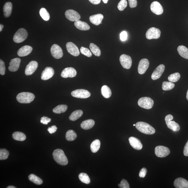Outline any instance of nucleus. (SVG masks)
<instances>
[{
  "label": "nucleus",
  "mask_w": 188,
  "mask_h": 188,
  "mask_svg": "<svg viewBox=\"0 0 188 188\" xmlns=\"http://www.w3.org/2000/svg\"><path fill=\"white\" fill-rule=\"evenodd\" d=\"M51 52L53 57L56 59H59L63 56L62 49L57 44H54L51 47Z\"/></svg>",
  "instance_id": "11"
},
{
  "label": "nucleus",
  "mask_w": 188,
  "mask_h": 188,
  "mask_svg": "<svg viewBox=\"0 0 188 188\" xmlns=\"http://www.w3.org/2000/svg\"><path fill=\"white\" fill-rule=\"evenodd\" d=\"M65 16L69 20L75 21L81 19V16L76 11L73 10H68L65 13Z\"/></svg>",
  "instance_id": "12"
},
{
  "label": "nucleus",
  "mask_w": 188,
  "mask_h": 188,
  "mask_svg": "<svg viewBox=\"0 0 188 188\" xmlns=\"http://www.w3.org/2000/svg\"><path fill=\"white\" fill-rule=\"evenodd\" d=\"M13 139L19 141H23L26 139V137L23 133L20 132H15L12 134Z\"/></svg>",
  "instance_id": "30"
},
{
  "label": "nucleus",
  "mask_w": 188,
  "mask_h": 188,
  "mask_svg": "<svg viewBox=\"0 0 188 188\" xmlns=\"http://www.w3.org/2000/svg\"><path fill=\"white\" fill-rule=\"evenodd\" d=\"M28 178L30 181L33 182L34 183L36 184V185H41L43 182V180L41 178L34 174H32L29 175Z\"/></svg>",
  "instance_id": "33"
},
{
  "label": "nucleus",
  "mask_w": 188,
  "mask_h": 188,
  "mask_svg": "<svg viewBox=\"0 0 188 188\" xmlns=\"http://www.w3.org/2000/svg\"><path fill=\"white\" fill-rule=\"evenodd\" d=\"M54 159L58 164L65 165L68 163V160L63 151L61 149H56L53 153Z\"/></svg>",
  "instance_id": "1"
},
{
  "label": "nucleus",
  "mask_w": 188,
  "mask_h": 188,
  "mask_svg": "<svg viewBox=\"0 0 188 188\" xmlns=\"http://www.w3.org/2000/svg\"><path fill=\"white\" fill-rule=\"evenodd\" d=\"M161 34V32L158 29L151 27L147 31L146 37L148 39H157L160 38Z\"/></svg>",
  "instance_id": "8"
},
{
  "label": "nucleus",
  "mask_w": 188,
  "mask_h": 188,
  "mask_svg": "<svg viewBox=\"0 0 188 188\" xmlns=\"http://www.w3.org/2000/svg\"><path fill=\"white\" fill-rule=\"evenodd\" d=\"M89 1L90 3L94 5L99 4L101 2V0H89Z\"/></svg>",
  "instance_id": "52"
},
{
  "label": "nucleus",
  "mask_w": 188,
  "mask_h": 188,
  "mask_svg": "<svg viewBox=\"0 0 188 188\" xmlns=\"http://www.w3.org/2000/svg\"><path fill=\"white\" fill-rule=\"evenodd\" d=\"M102 1H103L104 3L107 4L108 3V0H102Z\"/></svg>",
  "instance_id": "54"
},
{
  "label": "nucleus",
  "mask_w": 188,
  "mask_h": 188,
  "mask_svg": "<svg viewBox=\"0 0 188 188\" xmlns=\"http://www.w3.org/2000/svg\"><path fill=\"white\" fill-rule=\"evenodd\" d=\"M149 65V62L147 59H142L139 63L138 72L140 75L145 74L148 68Z\"/></svg>",
  "instance_id": "13"
},
{
  "label": "nucleus",
  "mask_w": 188,
  "mask_h": 188,
  "mask_svg": "<svg viewBox=\"0 0 188 188\" xmlns=\"http://www.w3.org/2000/svg\"><path fill=\"white\" fill-rule=\"evenodd\" d=\"M83 111L82 110H78L74 111L70 115L69 119L72 121H75L80 118L82 115Z\"/></svg>",
  "instance_id": "31"
},
{
  "label": "nucleus",
  "mask_w": 188,
  "mask_h": 188,
  "mask_svg": "<svg viewBox=\"0 0 188 188\" xmlns=\"http://www.w3.org/2000/svg\"><path fill=\"white\" fill-rule=\"evenodd\" d=\"M28 37V33L23 28L19 29L13 36V41L15 43H19L23 42Z\"/></svg>",
  "instance_id": "4"
},
{
  "label": "nucleus",
  "mask_w": 188,
  "mask_h": 188,
  "mask_svg": "<svg viewBox=\"0 0 188 188\" xmlns=\"http://www.w3.org/2000/svg\"><path fill=\"white\" fill-rule=\"evenodd\" d=\"M173 116L172 115L169 114L165 116V120L168 128L175 132H177L180 130V127L179 124L174 121H172Z\"/></svg>",
  "instance_id": "6"
},
{
  "label": "nucleus",
  "mask_w": 188,
  "mask_h": 188,
  "mask_svg": "<svg viewBox=\"0 0 188 188\" xmlns=\"http://www.w3.org/2000/svg\"><path fill=\"white\" fill-rule=\"evenodd\" d=\"M20 63L21 59L19 58L12 59L9 63L10 66L8 67V70L12 72L17 71L19 68Z\"/></svg>",
  "instance_id": "21"
},
{
  "label": "nucleus",
  "mask_w": 188,
  "mask_h": 188,
  "mask_svg": "<svg viewBox=\"0 0 188 188\" xmlns=\"http://www.w3.org/2000/svg\"><path fill=\"white\" fill-rule=\"evenodd\" d=\"M118 187L120 188H129L130 186L127 180L123 179L120 182V184H118Z\"/></svg>",
  "instance_id": "44"
},
{
  "label": "nucleus",
  "mask_w": 188,
  "mask_h": 188,
  "mask_svg": "<svg viewBox=\"0 0 188 188\" xmlns=\"http://www.w3.org/2000/svg\"><path fill=\"white\" fill-rule=\"evenodd\" d=\"M129 140L131 146L136 150H141L143 148V145L141 141L138 139L131 137L129 138Z\"/></svg>",
  "instance_id": "20"
},
{
  "label": "nucleus",
  "mask_w": 188,
  "mask_h": 188,
  "mask_svg": "<svg viewBox=\"0 0 188 188\" xmlns=\"http://www.w3.org/2000/svg\"><path fill=\"white\" fill-rule=\"evenodd\" d=\"M66 46L67 51L72 55L75 56L79 55L80 52L79 49L74 43L69 42L67 43Z\"/></svg>",
  "instance_id": "16"
},
{
  "label": "nucleus",
  "mask_w": 188,
  "mask_h": 188,
  "mask_svg": "<svg viewBox=\"0 0 188 188\" xmlns=\"http://www.w3.org/2000/svg\"><path fill=\"white\" fill-rule=\"evenodd\" d=\"M130 7L131 8H136L137 5V0H128Z\"/></svg>",
  "instance_id": "48"
},
{
  "label": "nucleus",
  "mask_w": 188,
  "mask_h": 188,
  "mask_svg": "<svg viewBox=\"0 0 188 188\" xmlns=\"http://www.w3.org/2000/svg\"><path fill=\"white\" fill-rule=\"evenodd\" d=\"M100 146V142L98 139L94 140L92 142L90 146L91 151L93 153H96L99 150Z\"/></svg>",
  "instance_id": "32"
},
{
  "label": "nucleus",
  "mask_w": 188,
  "mask_h": 188,
  "mask_svg": "<svg viewBox=\"0 0 188 188\" xmlns=\"http://www.w3.org/2000/svg\"><path fill=\"white\" fill-rule=\"evenodd\" d=\"M90 48L91 51L95 56H99L101 55V52L100 49L94 43H91L90 45Z\"/></svg>",
  "instance_id": "34"
},
{
  "label": "nucleus",
  "mask_w": 188,
  "mask_h": 188,
  "mask_svg": "<svg viewBox=\"0 0 188 188\" xmlns=\"http://www.w3.org/2000/svg\"><path fill=\"white\" fill-rule=\"evenodd\" d=\"M77 138L76 133L73 130H69L67 131L65 135V138L68 141H73Z\"/></svg>",
  "instance_id": "36"
},
{
  "label": "nucleus",
  "mask_w": 188,
  "mask_h": 188,
  "mask_svg": "<svg viewBox=\"0 0 188 188\" xmlns=\"http://www.w3.org/2000/svg\"><path fill=\"white\" fill-rule=\"evenodd\" d=\"M5 72V63L2 60H0V74L2 75H4Z\"/></svg>",
  "instance_id": "45"
},
{
  "label": "nucleus",
  "mask_w": 188,
  "mask_h": 188,
  "mask_svg": "<svg viewBox=\"0 0 188 188\" xmlns=\"http://www.w3.org/2000/svg\"><path fill=\"white\" fill-rule=\"evenodd\" d=\"M54 74V69L52 67H47L42 73L41 79L43 80H48L52 78Z\"/></svg>",
  "instance_id": "19"
},
{
  "label": "nucleus",
  "mask_w": 188,
  "mask_h": 188,
  "mask_svg": "<svg viewBox=\"0 0 188 188\" xmlns=\"http://www.w3.org/2000/svg\"><path fill=\"white\" fill-rule=\"evenodd\" d=\"M57 129V127H56V125H53L51 127H49L47 130L50 134H52L55 132Z\"/></svg>",
  "instance_id": "50"
},
{
  "label": "nucleus",
  "mask_w": 188,
  "mask_h": 188,
  "mask_svg": "<svg viewBox=\"0 0 188 188\" xmlns=\"http://www.w3.org/2000/svg\"><path fill=\"white\" fill-rule=\"evenodd\" d=\"M165 65L163 64L159 65L153 72L151 76V78L153 80H156L159 78L165 70Z\"/></svg>",
  "instance_id": "18"
},
{
  "label": "nucleus",
  "mask_w": 188,
  "mask_h": 188,
  "mask_svg": "<svg viewBox=\"0 0 188 188\" xmlns=\"http://www.w3.org/2000/svg\"><path fill=\"white\" fill-rule=\"evenodd\" d=\"M7 188H16L15 187H13V186H8Z\"/></svg>",
  "instance_id": "55"
},
{
  "label": "nucleus",
  "mask_w": 188,
  "mask_h": 188,
  "mask_svg": "<svg viewBox=\"0 0 188 188\" xmlns=\"http://www.w3.org/2000/svg\"><path fill=\"white\" fill-rule=\"evenodd\" d=\"M67 108L68 107L66 105H59L53 109V111L56 114H61V113L65 112L67 111Z\"/></svg>",
  "instance_id": "35"
},
{
  "label": "nucleus",
  "mask_w": 188,
  "mask_h": 188,
  "mask_svg": "<svg viewBox=\"0 0 188 188\" xmlns=\"http://www.w3.org/2000/svg\"><path fill=\"white\" fill-rule=\"evenodd\" d=\"M135 126L138 131L144 134L151 135L154 134L156 132L154 127L146 122H138L136 124Z\"/></svg>",
  "instance_id": "2"
},
{
  "label": "nucleus",
  "mask_w": 188,
  "mask_h": 188,
  "mask_svg": "<svg viewBox=\"0 0 188 188\" xmlns=\"http://www.w3.org/2000/svg\"><path fill=\"white\" fill-rule=\"evenodd\" d=\"M39 14L41 17L44 20L47 21L50 19V14L45 8H41L40 10Z\"/></svg>",
  "instance_id": "38"
},
{
  "label": "nucleus",
  "mask_w": 188,
  "mask_h": 188,
  "mask_svg": "<svg viewBox=\"0 0 188 188\" xmlns=\"http://www.w3.org/2000/svg\"><path fill=\"white\" fill-rule=\"evenodd\" d=\"M38 67L37 62L32 61L27 65L25 70V73L27 76L30 75L35 72Z\"/></svg>",
  "instance_id": "15"
},
{
  "label": "nucleus",
  "mask_w": 188,
  "mask_h": 188,
  "mask_svg": "<svg viewBox=\"0 0 188 188\" xmlns=\"http://www.w3.org/2000/svg\"><path fill=\"white\" fill-rule=\"evenodd\" d=\"M12 4L10 2H8L5 4L3 7L4 14L5 17L8 18L12 13Z\"/></svg>",
  "instance_id": "26"
},
{
  "label": "nucleus",
  "mask_w": 188,
  "mask_h": 188,
  "mask_svg": "<svg viewBox=\"0 0 188 188\" xmlns=\"http://www.w3.org/2000/svg\"><path fill=\"white\" fill-rule=\"evenodd\" d=\"M183 153L184 156H188V140L184 147Z\"/></svg>",
  "instance_id": "51"
},
{
  "label": "nucleus",
  "mask_w": 188,
  "mask_h": 188,
  "mask_svg": "<svg viewBox=\"0 0 188 188\" xmlns=\"http://www.w3.org/2000/svg\"><path fill=\"white\" fill-rule=\"evenodd\" d=\"M120 61L124 68L129 69L132 64V60L130 56L123 54L120 56Z\"/></svg>",
  "instance_id": "9"
},
{
  "label": "nucleus",
  "mask_w": 188,
  "mask_h": 188,
  "mask_svg": "<svg viewBox=\"0 0 188 188\" xmlns=\"http://www.w3.org/2000/svg\"><path fill=\"white\" fill-rule=\"evenodd\" d=\"M180 75L179 73H176L170 75L168 77V80L170 82H176L180 79Z\"/></svg>",
  "instance_id": "40"
},
{
  "label": "nucleus",
  "mask_w": 188,
  "mask_h": 188,
  "mask_svg": "<svg viewBox=\"0 0 188 188\" xmlns=\"http://www.w3.org/2000/svg\"><path fill=\"white\" fill-rule=\"evenodd\" d=\"M170 152V149L164 146H157L155 149V154L159 158L165 157L168 156Z\"/></svg>",
  "instance_id": "7"
},
{
  "label": "nucleus",
  "mask_w": 188,
  "mask_h": 188,
  "mask_svg": "<svg viewBox=\"0 0 188 188\" xmlns=\"http://www.w3.org/2000/svg\"><path fill=\"white\" fill-rule=\"evenodd\" d=\"M174 187L177 188H188V181L182 178H178L174 182Z\"/></svg>",
  "instance_id": "22"
},
{
  "label": "nucleus",
  "mask_w": 188,
  "mask_h": 188,
  "mask_svg": "<svg viewBox=\"0 0 188 188\" xmlns=\"http://www.w3.org/2000/svg\"><path fill=\"white\" fill-rule=\"evenodd\" d=\"M127 34L125 31H123L120 34V39L122 41H125L127 39Z\"/></svg>",
  "instance_id": "46"
},
{
  "label": "nucleus",
  "mask_w": 188,
  "mask_h": 188,
  "mask_svg": "<svg viewBox=\"0 0 188 188\" xmlns=\"http://www.w3.org/2000/svg\"><path fill=\"white\" fill-rule=\"evenodd\" d=\"M175 86V84L172 82L165 81L162 83V89L164 91H169L172 90Z\"/></svg>",
  "instance_id": "37"
},
{
  "label": "nucleus",
  "mask_w": 188,
  "mask_h": 188,
  "mask_svg": "<svg viewBox=\"0 0 188 188\" xmlns=\"http://www.w3.org/2000/svg\"><path fill=\"white\" fill-rule=\"evenodd\" d=\"M95 122L92 119H89L84 120L81 124V127L82 129L85 130L90 129L94 126Z\"/></svg>",
  "instance_id": "27"
},
{
  "label": "nucleus",
  "mask_w": 188,
  "mask_h": 188,
  "mask_svg": "<svg viewBox=\"0 0 188 188\" xmlns=\"http://www.w3.org/2000/svg\"><path fill=\"white\" fill-rule=\"evenodd\" d=\"M74 25L77 28L81 30H88L90 28L88 24L80 20L75 21Z\"/></svg>",
  "instance_id": "25"
},
{
  "label": "nucleus",
  "mask_w": 188,
  "mask_h": 188,
  "mask_svg": "<svg viewBox=\"0 0 188 188\" xmlns=\"http://www.w3.org/2000/svg\"><path fill=\"white\" fill-rule=\"evenodd\" d=\"M77 74L76 71L72 67H68L64 69L61 73L62 77L67 78H73L75 77Z\"/></svg>",
  "instance_id": "17"
},
{
  "label": "nucleus",
  "mask_w": 188,
  "mask_h": 188,
  "mask_svg": "<svg viewBox=\"0 0 188 188\" xmlns=\"http://www.w3.org/2000/svg\"><path fill=\"white\" fill-rule=\"evenodd\" d=\"M4 28V25H0V32H1Z\"/></svg>",
  "instance_id": "53"
},
{
  "label": "nucleus",
  "mask_w": 188,
  "mask_h": 188,
  "mask_svg": "<svg viewBox=\"0 0 188 188\" xmlns=\"http://www.w3.org/2000/svg\"><path fill=\"white\" fill-rule=\"evenodd\" d=\"M51 121V118L45 116H43V117H42L41 120V123H43V125H47Z\"/></svg>",
  "instance_id": "47"
},
{
  "label": "nucleus",
  "mask_w": 188,
  "mask_h": 188,
  "mask_svg": "<svg viewBox=\"0 0 188 188\" xmlns=\"http://www.w3.org/2000/svg\"><path fill=\"white\" fill-rule=\"evenodd\" d=\"M80 50L82 54L87 56V57H90L92 56V53L88 49L85 48V47H82L80 49Z\"/></svg>",
  "instance_id": "43"
},
{
  "label": "nucleus",
  "mask_w": 188,
  "mask_h": 188,
  "mask_svg": "<svg viewBox=\"0 0 188 188\" xmlns=\"http://www.w3.org/2000/svg\"><path fill=\"white\" fill-rule=\"evenodd\" d=\"M135 125H135V124H134V126H135Z\"/></svg>",
  "instance_id": "57"
},
{
  "label": "nucleus",
  "mask_w": 188,
  "mask_h": 188,
  "mask_svg": "<svg viewBox=\"0 0 188 188\" xmlns=\"http://www.w3.org/2000/svg\"><path fill=\"white\" fill-rule=\"evenodd\" d=\"M71 95L74 97L86 99L90 97L91 94L87 90L84 89H77L72 91L71 93Z\"/></svg>",
  "instance_id": "10"
},
{
  "label": "nucleus",
  "mask_w": 188,
  "mask_h": 188,
  "mask_svg": "<svg viewBox=\"0 0 188 188\" xmlns=\"http://www.w3.org/2000/svg\"><path fill=\"white\" fill-rule=\"evenodd\" d=\"M103 19L104 16L101 14L91 16L89 18L90 22L96 25H98L101 24Z\"/></svg>",
  "instance_id": "24"
},
{
  "label": "nucleus",
  "mask_w": 188,
  "mask_h": 188,
  "mask_svg": "<svg viewBox=\"0 0 188 188\" xmlns=\"http://www.w3.org/2000/svg\"><path fill=\"white\" fill-rule=\"evenodd\" d=\"M150 8L151 12L156 15H161L163 12V7L158 1L153 2L151 4Z\"/></svg>",
  "instance_id": "14"
},
{
  "label": "nucleus",
  "mask_w": 188,
  "mask_h": 188,
  "mask_svg": "<svg viewBox=\"0 0 188 188\" xmlns=\"http://www.w3.org/2000/svg\"><path fill=\"white\" fill-rule=\"evenodd\" d=\"M187 99L188 101V90H187Z\"/></svg>",
  "instance_id": "56"
},
{
  "label": "nucleus",
  "mask_w": 188,
  "mask_h": 188,
  "mask_svg": "<svg viewBox=\"0 0 188 188\" xmlns=\"http://www.w3.org/2000/svg\"><path fill=\"white\" fill-rule=\"evenodd\" d=\"M9 155L8 151L5 149H2L0 150V160H5L8 158Z\"/></svg>",
  "instance_id": "41"
},
{
  "label": "nucleus",
  "mask_w": 188,
  "mask_h": 188,
  "mask_svg": "<svg viewBox=\"0 0 188 188\" xmlns=\"http://www.w3.org/2000/svg\"><path fill=\"white\" fill-rule=\"evenodd\" d=\"M154 102L152 99L149 97H142L139 99L138 104L140 107L144 109H149L153 107Z\"/></svg>",
  "instance_id": "5"
},
{
  "label": "nucleus",
  "mask_w": 188,
  "mask_h": 188,
  "mask_svg": "<svg viewBox=\"0 0 188 188\" xmlns=\"http://www.w3.org/2000/svg\"><path fill=\"white\" fill-rule=\"evenodd\" d=\"M178 54L182 58L188 60V49L183 45H180L177 48Z\"/></svg>",
  "instance_id": "28"
},
{
  "label": "nucleus",
  "mask_w": 188,
  "mask_h": 188,
  "mask_svg": "<svg viewBox=\"0 0 188 188\" xmlns=\"http://www.w3.org/2000/svg\"><path fill=\"white\" fill-rule=\"evenodd\" d=\"M35 96L32 93L23 92L20 93L16 96V100L20 103L29 104L33 101Z\"/></svg>",
  "instance_id": "3"
},
{
  "label": "nucleus",
  "mask_w": 188,
  "mask_h": 188,
  "mask_svg": "<svg viewBox=\"0 0 188 188\" xmlns=\"http://www.w3.org/2000/svg\"><path fill=\"white\" fill-rule=\"evenodd\" d=\"M127 5V0H121L118 4V8L120 11H123L126 8Z\"/></svg>",
  "instance_id": "42"
},
{
  "label": "nucleus",
  "mask_w": 188,
  "mask_h": 188,
  "mask_svg": "<svg viewBox=\"0 0 188 188\" xmlns=\"http://www.w3.org/2000/svg\"><path fill=\"white\" fill-rule=\"evenodd\" d=\"M147 173V170L146 168H143L140 171L139 176L140 178L145 177Z\"/></svg>",
  "instance_id": "49"
},
{
  "label": "nucleus",
  "mask_w": 188,
  "mask_h": 188,
  "mask_svg": "<svg viewBox=\"0 0 188 188\" xmlns=\"http://www.w3.org/2000/svg\"><path fill=\"white\" fill-rule=\"evenodd\" d=\"M79 179L84 183L88 184L90 182V180L88 175L84 173H81L79 175Z\"/></svg>",
  "instance_id": "39"
},
{
  "label": "nucleus",
  "mask_w": 188,
  "mask_h": 188,
  "mask_svg": "<svg viewBox=\"0 0 188 188\" xmlns=\"http://www.w3.org/2000/svg\"><path fill=\"white\" fill-rule=\"evenodd\" d=\"M101 93L102 95L105 98H110L112 95V91L109 87L107 85H104L102 87Z\"/></svg>",
  "instance_id": "29"
},
{
  "label": "nucleus",
  "mask_w": 188,
  "mask_h": 188,
  "mask_svg": "<svg viewBox=\"0 0 188 188\" xmlns=\"http://www.w3.org/2000/svg\"><path fill=\"white\" fill-rule=\"evenodd\" d=\"M32 47L30 46H24L18 50V54L20 57H23L28 55L32 52Z\"/></svg>",
  "instance_id": "23"
}]
</instances>
